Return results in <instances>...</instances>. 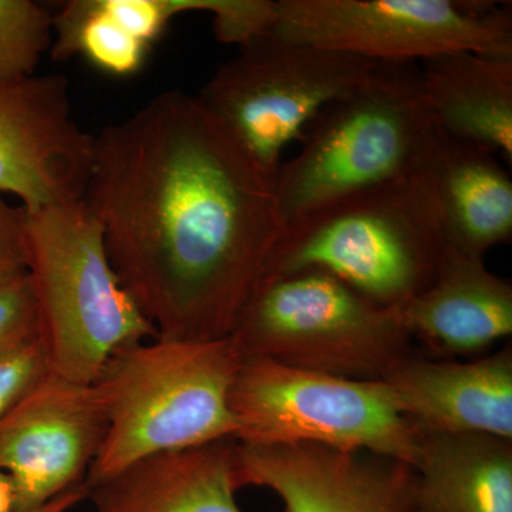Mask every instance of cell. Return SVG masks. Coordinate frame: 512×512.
<instances>
[{
    "label": "cell",
    "mask_w": 512,
    "mask_h": 512,
    "mask_svg": "<svg viewBox=\"0 0 512 512\" xmlns=\"http://www.w3.org/2000/svg\"><path fill=\"white\" fill-rule=\"evenodd\" d=\"M83 201L165 339L229 338L286 227L274 175L181 90L94 137Z\"/></svg>",
    "instance_id": "1"
},
{
    "label": "cell",
    "mask_w": 512,
    "mask_h": 512,
    "mask_svg": "<svg viewBox=\"0 0 512 512\" xmlns=\"http://www.w3.org/2000/svg\"><path fill=\"white\" fill-rule=\"evenodd\" d=\"M447 251L439 205L420 165L288 222L264 278L316 269L376 305L402 308L433 284Z\"/></svg>",
    "instance_id": "2"
},
{
    "label": "cell",
    "mask_w": 512,
    "mask_h": 512,
    "mask_svg": "<svg viewBox=\"0 0 512 512\" xmlns=\"http://www.w3.org/2000/svg\"><path fill=\"white\" fill-rule=\"evenodd\" d=\"M242 360L231 338H156L111 356L94 382L107 434L87 487L151 454L237 440L229 393Z\"/></svg>",
    "instance_id": "3"
},
{
    "label": "cell",
    "mask_w": 512,
    "mask_h": 512,
    "mask_svg": "<svg viewBox=\"0 0 512 512\" xmlns=\"http://www.w3.org/2000/svg\"><path fill=\"white\" fill-rule=\"evenodd\" d=\"M433 127L419 63H377L309 124L301 150L276 171L286 224L413 173Z\"/></svg>",
    "instance_id": "4"
},
{
    "label": "cell",
    "mask_w": 512,
    "mask_h": 512,
    "mask_svg": "<svg viewBox=\"0 0 512 512\" xmlns=\"http://www.w3.org/2000/svg\"><path fill=\"white\" fill-rule=\"evenodd\" d=\"M26 258L50 372L92 384L121 349L158 338L121 284L83 200L28 212Z\"/></svg>",
    "instance_id": "5"
},
{
    "label": "cell",
    "mask_w": 512,
    "mask_h": 512,
    "mask_svg": "<svg viewBox=\"0 0 512 512\" xmlns=\"http://www.w3.org/2000/svg\"><path fill=\"white\" fill-rule=\"evenodd\" d=\"M229 338L244 359L355 380H384L412 356L400 308L316 269L262 279Z\"/></svg>",
    "instance_id": "6"
},
{
    "label": "cell",
    "mask_w": 512,
    "mask_h": 512,
    "mask_svg": "<svg viewBox=\"0 0 512 512\" xmlns=\"http://www.w3.org/2000/svg\"><path fill=\"white\" fill-rule=\"evenodd\" d=\"M229 406L241 443L319 444L367 451L414 468L421 431L397 410L384 380L323 375L268 359H244Z\"/></svg>",
    "instance_id": "7"
},
{
    "label": "cell",
    "mask_w": 512,
    "mask_h": 512,
    "mask_svg": "<svg viewBox=\"0 0 512 512\" xmlns=\"http://www.w3.org/2000/svg\"><path fill=\"white\" fill-rule=\"evenodd\" d=\"M363 57L272 35L239 46L197 94L198 100L266 173L329 104L376 67Z\"/></svg>",
    "instance_id": "8"
},
{
    "label": "cell",
    "mask_w": 512,
    "mask_h": 512,
    "mask_svg": "<svg viewBox=\"0 0 512 512\" xmlns=\"http://www.w3.org/2000/svg\"><path fill=\"white\" fill-rule=\"evenodd\" d=\"M269 35L376 63L456 50L512 57L511 6L476 0H274Z\"/></svg>",
    "instance_id": "9"
},
{
    "label": "cell",
    "mask_w": 512,
    "mask_h": 512,
    "mask_svg": "<svg viewBox=\"0 0 512 512\" xmlns=\"http://www.w3.org/2000/svg\"><path fill=\"white\" fill-rule=\"evenodd\" d=\"M106 434L94 383L50 372L0 420V471L15 487L16 512L36 510L86 483Z\"/></svg>",
    "instance_id": "10"
},
{
    "label": "cell",
    "mask_w": 512,
    "mask_h": 512,
    "mask_svg": "<svg viewBox=\"0 0 512 512\" xmlns=\"http://www.w3.org/2000/svg\"><path fill=\"white\" fill-rule=\"evenodd\" d=\"M93 158L64 77L0 82V194L16 195L26 212L82 201Z\"/></svg>",
    "instance_id": "11"
},
{
    "label": "cell",
    "mask_w": 512,
    "mask_h": 512,
    "mask_svg": "<svg viewBox=\"0 0 512 512\" xmlns=\"http://www.w3.org/2000/svg\"><path fill=\"white\" fill-rule=\"evenodd\" d=\"M234 480L274 491L284 512H419L413 468L367 451L237 440Z\"/></svg>",
    "instance_id": "12"
},
{
    "label": "cell",
    "mask_w": 512,
    "mask_h": 512,
    "mask_svg": "<svg viewBox=\"0 0 512 512\" xmlns=\"http://www.w3.org/2000/svg\"><path fill=\"white\" fill-rule=\"evenodd\" d=\"M384 382L420 431L512 440L511 345L470 362L409 356Z\"/></svg>",
    "instance_id": "13"
},
{
    "label": "cell",
    "mask_w": 512,
    "mask_h": 512,
    "mask_svg": "<svg viewBox=\"0 0 512 512\" xmlns=\"http://www.w3.org/2000/svg\"><path fill=\"white\" fill-rule=\"evenodd\" d=\"M412 339L436 356H473L512 333V286L484 259L448 248L433 284L400 308Z\"/></svg>",
    "instance_id": "14"
},
{
    "label": "cell",
    "mask_w": 512,
    "mask_h": 512,
    "mask_svg": "<svg viewBox=\"0 0 512 512\" xmlns=\"http://www.w3.org/2000/svg\"><path fill=\"white\" fill-rule=\"evenodd\" d=\"M439 205L448 248L484 259L512 238L511 175L491 151L431 130L420 161Z\"/></svg>",
    "instance_id": "15"
},
{
    "label": "cell",
    "mask_w": 512,
    "mask_h": 512,
    "mask_svg": "<svg viewBox=\"0 0 512 512\" xmlns=\"http://www.w3.org/2000/svg\"><path fill=\"white\" fill-rule=\"evenodd\" d=\"M237 440L161 451L89 488L97 512H241L235 493Z\"/></svg>",
    "instance_id": "16"
},
{
    "label": "cell",
    "mask_w": 512,
    "mask_h": 512,
    "mask_svg": "<svg viewBox=\"0 0 512 512\" xmlns=\"http://www.w3.org/2000/svg\"><path fill=\"white\" fill-rule=\"evenodd\" d=\"M434 126L512 163V57L470 50L419 63Z\"/></svg>",
    "instance_id": "17"
},
{
    "label": "cell",
    "mask_w": 512,
    "mask_h": 512,
    "mask_svg": "<svg viewBox=\"0 0 512 512\" xmlns=\"http://www.w3.org/2000/svg\"><path fill=\"white\" fill-rule=\"evenodd\" d=\"M419 512H512V440L421 431Z\"/></svg>",
    "instance_id": "18"
},
{
    "label": "cell",
    "mask_w": 512,
    "mask_h": 512,
    "mask_svg": "<svg viewBox=\"0 0 512 512\" xmlns=\"http://www.w3.org/2000/svg\"><path fill=\"white\" fill-rule=\"evenodd\" d=\"M151 50L121 25L107 0H70L53 19L49 53L57 62L82 56L101 72L128 77L143 69Z\"/></svg>",
    "instance_id": "19"
},
{
    "label": "cell",
    "mask_w": 512,
    "mask_h": 512,
    "mask_svg": "<svg viewBox=\"0 0 512 512\" xmlns=\"http://www.w3.org/2000/svg\"><path fill=\"white\" fill-rule=\"evenodd\" d=\"M53 19L33 0H0V82L35 76L52 47Z\"/></svg>",
    "instance_id": "20"
},
{
    "label": "cell",
    "mask_w": 512,
    "mask_h": 512,
    "mask_svg": "<svg viewBox=\"0 0 512 512\" xmlns=\"http://www.w3.org/2000/svg\"><path fill=\"white\" fill-rule=\"evenodd\" d=\"M39 338V308L25 274L0 288V357Z\"/></svg>",
    "instance_id": "21"
},
{
    "label": "cell",
    "mask_w": 512,
    "mask_h": 512,
    "mask_svg": "<svg viewBox=\"0 0 512 512\" xmlns=\"http://www.w3.org/2000/svg\"><path fill=\"white\" fill-rule=\"evenodd\" d=\"M49 373V357L40 338L0 357V420Z\"/></svg>",
    "instance_id": "22"
},
{
    "label": "cell",
    "mask_w": 512,
    "mask_h": 512,
    "mask_svg": "<svg viewBox=\"0 0 512 512\" xmlns=\"http://www.w3.org/2000/svg\"><path fill=\"white\" fill-rule=\"evenodd\" d=\"M211 15L218 42L242 46L268 35L274 22V0H217Z\"/></svg>",
    "instance_id": "23"
},
{
    "label": "cell",
    "mask_w": 512,
    "mask_h": 512,
    "mask_svg": "<svg viewBox=\"0 0 512 512\" xmlns=\"http://www.w3.org/2000/svg\"><path fill=\"white\" fill-rule=\"evenodd\" d=\"M26 221L25 208L13 207L0 194V288L28 274Z\"/></svg>",
    "instance_id": "24"
},
{
    "label": "cell",
    "mask_w": 512,
    "mask_h": 512,
    "mask_svg": "<svg viewBox=\"0 0 512 512\" xmlns=\"http://www.w3.org/2000/svg\"><path fill=\"white\" fill-rule=\"evenodd\" d=\"M86 498H89V487H87L86 483H83L69 488L64 493L52 498L49 503L43 504L42 507L29 512H69L77 504L86 500Z\"/></svg>",
    "instance_id": "25"
},
{
    "label": "cell",
    "mask_w": 512,
    "mask_h": 512,
    "mask_svg": "<svg viewBox=\"0 0 512 512\" xmlns=\"http://www.w3.org/2000/svg\"><path fill=\"white\" fill-rule=\"evenodd\" d=\"M0 512H16L15 487L2 471H0Z\"/></svg>",
    "instance_id": "26"
}]
</instances>
